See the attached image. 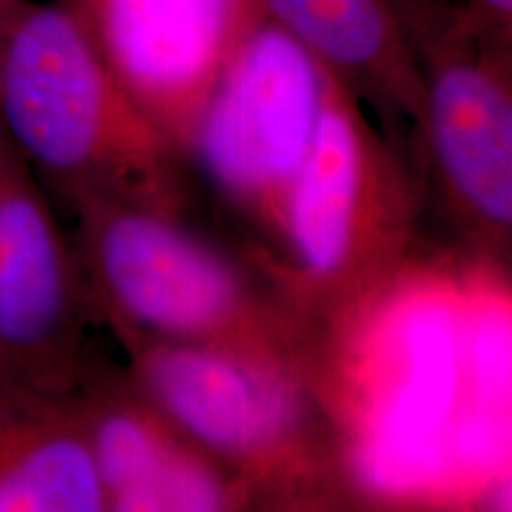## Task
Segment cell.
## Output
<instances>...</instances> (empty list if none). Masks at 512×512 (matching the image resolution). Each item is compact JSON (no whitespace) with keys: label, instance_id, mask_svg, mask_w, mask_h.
Wrapping results in <instances>:
<instances>
[{"label":"cell","instance_id":"6da1fadb","mask_svg":"<svg viewBox=\"0 0 512 512\" xmlns=\"http://www.w3.org/2000/svg\"><path fill=\"white\" fill-rule=\"evenodd\" d=\"M72 240L98 323L271 363L325 389L332 344L292 304L261 259L247 261L181 214L76 202Z\"/></svg>","mask_w":512,"mask_h":512},{"label":"cell","instance_id":"7a4b0ae2","mask_svg":"<svg viewBox=\"0 0 512 512\" xmlns=\"http://www.w3.org/2000/svg\"><path fill=\"white\" fill-rule=\"evenodd\" d=\"M0 124L55 207L88 197L185 214L190 166L60 3L22 0L0 60Z\"/></svg>","mask_w":512,"mask_h":512},{"label":"cell","instance_id":"3957f363","mask_svg":"<svg viewBox=\"0 0 512 512\" xmlns=\"http://www.w3.org/2000/svg\"><path fill=\"white\" fill-rule=\"evenodd\" d=\"M418 209L420 185L408 159L335 76L280 245L261 264L332 344L399 275Z\"/></svg>","mask_w":512,"mask_h":512},{"label":"cell","instance_id":"277c9868","mask_svg":"<svg viewBox=\"0 0 512 512\" xmlns=\"http://www.w3.org/2000/svg\"><path fill=\"white\" fill-rule=\"evenodd\" d=\"M140 389L252 491L259 510H339L356 501L323 389L228 351L119 335Z\"/></svg>","mask_w":512,"mask_h":512},{"label":"cell","instance_id":"5b68a950","mask_svg":"<svg viewBox=\"0 0 512 512\" xmlns=\"http://www.w3.org/2000/svg\"><path fill=\"white\" fill-rule=\"evenodd\" d=\"M335 74L264 17L204 100L185 162L266 240L271 259L287 204L316 140Z\"/></svg>","mask_w":512,"mask_h":512},{"label":"cell","instance_id":"8992f818","mask_svg":"<svg viewBox=\"0 0 512 512\" xmlns=\"http://www.w3.org/2000/svg\"><path fill=\"white\" fill-rule=\"evenodd\" d=\"M422 76L420 169L470 252L503 266L512 247V67L489 60L456 0H399Z\"/></svg>","mask_w":512,"mask_h":512},{"label":"cell","instance_id":"52a82bcc","mask_svg":"<svg viewBox=\"0 0 512 512\" xmlns=\"http://www.w3.org/2000/svg\"><path fill=\"white\" fill-rule=\"evenodd\" d=\"M98 313L57 207L0 124V366L72 392Z\"/></svg>","mask_w":512,"mask_h":512},{"label":"cell","instance_id":"ba28073f","mask_svg":"<svg viewBox=\"0 0 512 512\" xmlns=\"http://www.w3.org/2000/svg\"><path fill=\"white\" fill-rule=\"evenodd\" d=\"M105 67L185 157L204 100L245 36L256 0H57Z\"/></svg>","mask_w":512,"mask_h":512},{"label":"cell","instance_id":"9c48e42d","mask_svg":"<svg viewBox=\"0 0 512 512\" xmlns=\"http://www.w3.org/2000/svg\"><path fill=\"white\" fill-rule=\"evenodd\" d=\"M72 396L105 512L259 510L252 491L190 439L126 366L91 349Z\"/></svg>","mask_w":512,"mask_h":512},{"label":"cell","instance_id":"30bf717a","mask_svg":"<svg viewBox=\"0 0 512 512\" xmlns=\"http://www.w3.org/2000/svg\"><path fill=\"white\" fill-rule=\"evenodd\" d=\"M264 17L318 57L408 159L422 124V76L399 0H256Z\"/></svg>","mask_w":512,"mask_h":512},{"label":"cell","instance_id":"8fae6325","mask_svg":"<svg viewBox=\"0 0 512 512\" xmlns=\"http://www.w3.org/2000/svg\"><path fill=\"white\" fill-rule=\"evenodd\" d=\"M102 510L72 392H50L0 366V512Z\"/></svg>","mask_w":512,"mask_h":512},{"label":"cell","instance_id":"7c38bea8","mask_svg":"<svg viewBox=\"0 0 512 512\" xmlns=\"http://www.w3.org/2000/svg\"><path fill=\"white\" fill-rule=\"evenodd\" d=\"M456 5L477 48L512 67V0H456Z\"/></svg>","mask_w":512,"mask_h":512},{"label":"cell","instance_id":"4fadbf2b","mask_svg":"<svg viewBox=\"0 0 512 512\" xmlns=\"http://www.w3.org/2000/svg\"><path fill=\"white\" fill-rule=\"evenodd\" d=\"M19 3H22V0H0V60H3L5 34H8L10 19H12V15H15Z\"/></svg>","mask_w":512,"mask_h":512}]
</instances>
